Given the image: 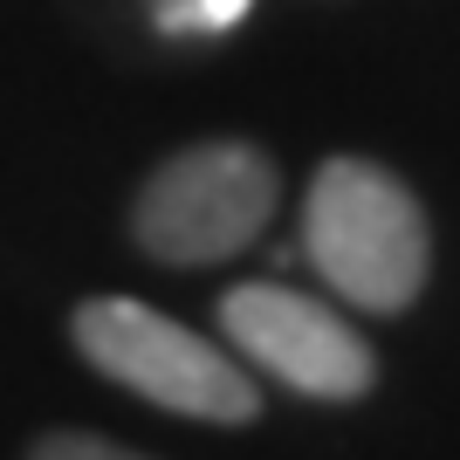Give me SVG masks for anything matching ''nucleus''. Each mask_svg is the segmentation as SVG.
Listing matches in <instances>:
<instances>
[{"label":"nucleus","mask_w":460,"mask_h":460,"mask_svg":"<svg viewBox=\"0 0 460 460\" xmlns=\"http://www.w3.org/2000/svg\"><path fill=\"white\" fill-rule=\"evenodd\" d=\"M303 254L350 309L399 316L426 288L433 234L399 172L371 158H330L303 199Z\"/></svg>","instance_id":"f257e3e1"},{"label":"nucleus","mask_w":460,"mask_h":460,"mask_svg":"<svg viewBox=\"0 0 460 460\" xmlns=\"http://www.w3.org/2000/svg\"><path fill=\"white\" fill-rule=\"evenodd\" d=\"M76 350L90 358L103 378H117L124 392L186 412L207 426H248L261 412V392L227 350L199 337V330L158 316V309L131 303V296H96L76 309Z\"/></svg>","instance_id":"f03ea898"},{"label":"nucleus","mask_w":460,"mask_h":460,"mask_svg":"<svg viewBox=\"0 0 460 460\" xmlns=\"http://www.w3.org/2000/svg\"><path fill=\"white\" fill-rule=\"evenodd\" d=\"M275 158L261 145L220 137V145H192V152L165 158L131 207V234L152 261L172 269H207L227 261L269 227L275 213Z\"/></svg>","instance_id":"7ed1b4c3"},{"label":"nucleus","mask_w":460,"mask_h":460,"mask_svg":"<svg viewBox=\"0 0 460 460\" xmlns=\"http://www.w3.org/2000/svg\"><path fill=\"white\" fill-rule=\"evenodd\" d=\"M220 330L234 337L241 358H254L269 378H282L303 399H365L371 378H378L371 344L303 288H282V282L227 288L220 296Z\"/></svg>","instance_id":"20e7f679"},{"label":"nucleus","mask_w":460,"mask_h":460,"mask_svg":"<svg viewBox=\"0 0 460 460\" xmlns=\"http://www.w3.org/2000/svg\"><path fill=\"white\" fill-rule=\"evenodd\" d=\"M254 0H152V14L165 35H220L248 14Z\"/></svg>","instance_id":"39448f33"},{"label":"nucleus","mask_w":460,"mask_h":460,"mask_svg":"<svg viewBox=\"0 0 460 460\" xmlns=\"http://www.w3.org/2000/svg\"><path fill=\"white\" fill-rule=\"evenodd\" d=\"M28 460H145V454H131L117 440H96V433H49V440H35Z\"/></svg>","instance_id":"423d86ee"}]
</instances>
